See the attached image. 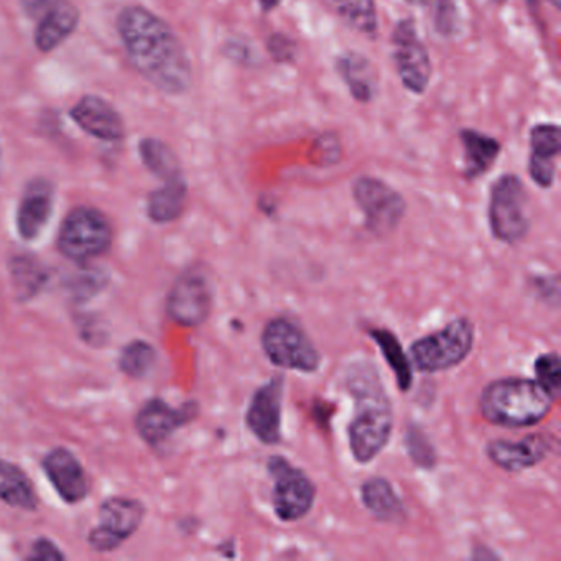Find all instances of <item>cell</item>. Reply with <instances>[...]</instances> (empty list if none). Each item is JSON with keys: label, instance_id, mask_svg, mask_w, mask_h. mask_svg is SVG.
I'll return each mask as SVG.
<instances>
[{"label": "cell", "instance_id": "7a4b0ae2", "mask_svg": "<svg viewBox=\"0 0 561 561\" xmlns=\"http://www.w3.org/2000/svg\"><path fill=\"white\" fill-rule=\"evenodd\" d=\"M344 383L354 400L353 420L347 425L350 449L354 461L367 465L387 448L392 438V400L379 370L370 360L350 364Z\"/></svg>", "mask_w": 561, "mask_h": 561}, {"label": "cell", "instance_id": "836d02e7", "mask_svg": "<svg viewBox=\"0 0 561 561\" xmlns=\"http://www.w3.org/2000/svg\"><path fill=\"white\" fill-rule=\"evenodd\" d=\"M535 380L558 400L561 390V360L558 353H543L534 363Z\"/></svg>", "mask_w": 561, "mask_h": 561}, {"label": "cell", "instance_id": "8d00e7d4", "mask_svg": "<svg viewBox=\"0 0 561 561\" xmlns=\"http://www.w3.org/2000/svg\"><path fill=\"white\" fill-rule=\"evenodd\" d=\"M257 2L262 14H271V12L277 11L280 8L284 0H257Z\"/></svg>", "mask_w": 561, "mask_h": 561}, {"label": "cell", "instance_id": "ac0fdd59", "mask_svg": "<svg viewBox=\"0 0 561 561\" xmlns=\"http://www.w3.org/2000/svg\"><path fill=\"white\" fill-rule=\"evenodd\" d=\"M55 190L48 180L28 183L18 209V231L24 241H34L44 231L54 213Z\"/></svg>", "mask_w": 561, "mask_h": 561}, {"label": "cell", "instance_id": "9a60e30c", "mask_svg": "<svg viewBox=\"0 0 561 561\" xmlns=\"http://www.w3.org/2000/svg\"><path fill=\"white\" fill-rule=\"evenodd\" d=\"M199 407L196 402H185L173 409L165 400L152 399L139 410L136 416L137 435L150 446L162 445L176 430L188 425L198 416Z\"/></svg>", "mask_w": 561, "mask_h": 561}, {"label": "cell", "instance_id": "52a82bcc", "mask_svg": "<svg viewBox=\"0 0 561 561\" xmlns=\"http://www.w3.org/2000/svg\"><path fill=\"white\" fill-rule=\"evenodd\" d=\"M261 346L268 363L280 369L304 374L320 369V351L290 318H272L262 331Z\"/></svg>", "mask_w": 561, "mask_h": 561}, {"label": "cell", "instance_id": "5bb4252c", "mask_svg": "<svg viewBox=\"0 0 561 561\" xmlns=\"http://www.w3.org/2000/svg\"><path fill=\"white\" fill-rule=\"evenodd\" d=\"M557 445V438L550 433H530L524 438L492 439L485 445V456L492 465L502 471L520 472L543 462Z\"/></svg>", "mask_w": 561, "mask_h": 561}, {"label": "cell", "instance_id": "2e32d148", "mask_svg": "<svg viewBox=\"0 0 561 561\" xmlns=\"http://www.w3.org/2000/svg\"><path fill=\"white\" fill-rule=\"evenodd\" d=\"M528 175L541 190H550L557 180V160L561 153V129L554 123L535 124L528 134Z\"/></svg>", "mask_w": 561, "mask_h": 561}, {"label": "cell", "instance_id": "83f0119b", "mask_svg": "<svg viewBox=\"0 0 561 561\" xmlns=\"http://www.w3.org/2000/svg\"><path fill=\"white\" fill-rule=\"evenodd\" d=\"M425 15L432 31L442 38L458 37L462 27L461 9L458 0H405Z\"/></svg>", "mask_w": 561, "mask_h": 561}, {"label": "cell", "instance_id": "5b68a950", "mask_svg": "<svg viewBox=\"0 0 561 561\" xmlns=\"http://www.w3.org/2000/svg\"><path fill=\"white\" fill-rule=\"evenodd\" d=\"M488 222L492 238L515 245L530 232L528 193L520 176L504 173L489 190Z\"/></svg>", "mask_w": 561, "mask_h": 561}, {"label": "cell", "instance_id": "ba28073f", "mask_svg": "<svg viewBox=\"0 0 561 561\" xmlns=\"http://www.w3.org/2000/svg\"><path fill=\"white\" fill-rule=\"evenodd\" d=\"M267 472L274 481L272 505L278 520L287 524L304 520L313 511L317 501L313 479L280 455L268 458Z\"/></svg>", "mask_w": 561, "mask_h": 561}, {"label": "cell", "instance_id": "6da1fadb", "mask_svg": "<svg viewBox=\"0 0 561 561\" xmlns=\"http://www.w3.org/2000/svg\"><path fill=\"white\" fill-rule=\"evenodd\" d=\"M134 70L167 94H183L193 81L192 61L169 24L140 5L124 9L117 18Z\"/></svg>", "mask_w": 561, "mask_h": 561}, {"label": "cell", "instance_id": "f546056e", "mask_svg": "<svg viewBox=\"0 0 561 561\" xmlns=\"http://www.w3.org/2000/svg\"><path fill=\"white\" fill-rule=\"evenodd\" d=\"M140 157L147 169L162 182L183 175L179 157L173 152L172 147L167 146L162 140L144 139L140 142Z\"/></svg>", "mask_w": 561, "mask_h": 561}, {"label": "cell", "instance_id": "1f68e13d", "mask_svg": "<svg viewBox=\"0 0 561 561\" xmlns=\"http://www.w3.org/2000/svg\"><path fill=\"white\" fill-rule=\"evenodd\" d=\"M405 448L413 465L422 469H433L438 461L435 446L419 425H410L405 433Z\"/></svg>", "mask_w": 561, "mask_h": 561}, {"label": "cell", "instance_id": "8992f818", "mask_svg": "<svg viewBox=\"0 0 561 561\" xmlns=\"http://www.w3.org/2000/svg\"><path fill=\"white\" fill-rule=\"evenodd\" d=\"M113 239V226L107 216L100 209L80 206L65 218L58 232L57 248L70 261L87 264L106 254Z\"/></svg>", "mask_w": 561, "mask_h": 561}, {"label": "cell", "instance_id": "d4e9b609", "mask_svg": "<svg viewBox=\"0 0 561 561\" xmlns=\"http://www.w3.org/2000/svg\"><path fill=\"white\" fill-rule=\"evenodd\" d=\"M0 501L24 511H35L38 505L31 478L18 465L4 459H0Z\"/></svg>", "mask_w": 561, "mask_h": 561}, {"label": "cell", "instance_id": "f35d334b", "mask_svg": "<svg viewBox=\"0 0 561 561\" xmlns=\"http://www.w3.org/2000/svg\"><path fill=\"white\" fill-rule=\"evenodd\" d=\"M548 4L553 5L554 9H560L561 0H547Z\"/></svg>", "mask_w": 561, "mask_h": 561}, {"label": "cell", "instance_id": "8fae6325", "mask_svg": "<svg viewBox=\"0 0 561 561\" xmlns=\"http://www.w3.org/2000/svg\"><path fill=\"white\" fill-rule=\"evenodd\" d=\"M213 310V285L199 267H190L176 278L167 297V314L183 328H198Z\"/></svg>", "mask_w": 561, "mask_h": 561}, {"label": "cell", "instance_id": "4fadbf2b", "mask_svg": "<svg viewBox=\"0 0 561 561\" xmlns=\"http://www.w3.org/2000/svg\"><path fill=\"white\" fill-rule=\"evenodd\" d=\"M284 387V377H272L264 386L255 390L251 403H249L248 412H245V425L262 445L275 446L284 439V435H282Z\"/></svg>", "mask_w": 561, "mask_h": 561}, {"label": "cell", "instance_id": "d6a6232c", "mask_svg": "<svg viewBox=\"0 0 561 561\" xmlns=\"http://www.w3.org/2000/svg\"><path fill=\"white\" fill-rule=\"evenodd\" d=\"M107 277L98 268L84 267L75 272L67 280V288L71 297L77 300H88L93 295L100 294L106 287Z\"/></svg>", "mask_w": 561, "mask_h": 561}, {"label": "cell", "instance_id": "cb8c5ba5", "mask_svg": "<svg viewBox=\"0 0 561 561\" xmlns=\"http://www.w3.org/2000/svg\"><path fill=\"white\" fill-rule=\"evenodd\" d=\"M188 202V185L185 176L165 180L162 186L150 193L147 215L157 225H169L185 213Z\"/></svg>", "mask_w": 561, "mask_h": 561}, {"label": "cell", "instance_id": "f1b7e54d", "mask_svg": "<svg viewBox=\"0 0 561 561\" xmlns=\"http://www.w3.org/2000/svg\"><path fill=\"white\" fill-rule=\"evenodd\" d=\"M337 18L364 37L374 38L379 32L376 0H330Z\"/></svg>", "mask_w": 561, "mask_h": 561}, {"label": "cell", "instance_id": "484cf974", "mask_svg": "<svg viewBox=\"0 0 561 561\" xmlns=\"http://www.w3.org/2000/svg\"><path fill=\"white\" fill-rule=\"evenodd\" d=\"M369 336L380 347L387 366L392 369L400 392H409L413 386V370L415 369H413L409 354L403 351L399 337L392 331L383 330V328H373L369 330Z\"/></svg>", "mask_w": 561, "mask_h": 561}, {"label": "cell", "instance_id": "44dd1931", "mask_svg": "<svg viewBox=\"0 0 561 561\" xmlns=\"http://www.w3.org/2000/svg\"><path fill=\"white\" fill-rule=\"evenodd\" d=\"M458 139L462 146V160H465L462 176L468 182H476L481 176L488 175L501 156V142L495 137L476 129L459 130Z\"/></svg>", "mask_w": 561, "mask_h": 561}, {"label": "cell", "instance_id": "ab89813d", "mask_svg": "<svg viewBox=\"0 0 561 561\" xmlns=\"http://www.w3.org/2000/svg\"><path fill=\"white\" fill-rule=\"evenodd\" d=\"M495 2H499V4H502V2H504V0H495Z\"/></svg>", "mask_w": 561, "mask_h": 561}, {"label": "cell", "instance_id": "277c9868", "mask_svg": "<svg viewBox=\"0 0 561 561\" xmlns=\"http://www.w3.org/2000/svg\"><path fill=\"white\" fill-rule=\"evenodd\" d=\"M476 328L469 318L458 317L442 330L425 334L410 344L413 369L438 374L465 363L474 347Z\"/></svg>", "mask_w": 561, "mask_h": 561}, {"label": "cell", "instance_id": "3957f363", "mask_svg": "<svg viewBox=\"0 0 561 561\" xmlns=\"http://www.w3.org/2000/svg\"><path fill=\"white\" fill-rule=\"evenodd\" d=\"M557 400L535 379L502 377L492 380L479 397L485 422L504 428H530L550 415Z\"/></svg>", "mask_w": 561, "mask_h": 561}, {"label": "cell", "instance_id": "74e56055", "mask_svg": "<svg viewBox=\"0 0 561 561\" xmlns=\"http://www.w3.org/2000/svg\"><path fill=\"white\" fill-rule=\"evenodd\" d=\"M25 5H27L31 11H35V9L42 8V4H44L45 0H24Z\"/></svg>", "mask_w": 561, "mask_h": 561}, {"label": "cell", "instance_id": "9c48e42d", "mask_svg": "<svg viewBox=\"0 0 561 561\" xmlns=\"http://www.w3.org/2000/svg\"><path fill=\"white\" fill-rule=\"evenodd\" d=\"M392 64L400 83L416 96L428 91L433 77L432 57L425 42L420 37L413 19L397 22L390 37Z\"/></svg>", "mask_w": 561, "mask_h": 561}, {"label": "cell", "instance_id": "4316f807", "mask_svg": "<svg viewBox=\"0 0 561 561\" xmlns=\"http://www.w3.org/2000/svg\"><path fill=\"white\" fill-rule=\"evenodd\" d=\"M9 271H11L15 297L21 301L37 297L50 277L48 268L37 257L27 254L12 257Z\"/></svg>", "mask_w": 561, "mask_h": 561}, {"label": "cell", "instance_id": "e0dca14e", "mask_svg": "<svg viewBox=\"0 0 561 561\" xmlns=\"http://www.w3.org/2000/svg\"><path fill=\"white\" fill-rule=\"evenodd\" d=\"M45 476L61 499L68 504H78L90 492V479L80 459L67 448H54L42 459Z\"/></svg>", "mask_w": 561, "mask_h": 561}, {"label": "cell", "instance_id": "7c38bea8", "mask_svg": "<svg viewBox=\"0 0 561 561\" xmlns=\"http://www.w3.org/2000/svg\"><path fill=\"white\" fill-rule=\"evenodd\" d=\"M146 517L142 502L133 497H111L100 507V525L91 530L88 541L101 553L116 550L133 537Z\"/></svg>", "mask_w": 561, "mask_h": 561}, {"label": "cell", "instance_id": "d6986e66", "mask_svg": "<svg viewBox=\"0 0 561 561\" xmlns=\"http://www.w3.org/2000/svg\"><path fill=\"white\" fill-rule=\"evenodd\" d=\"M71 117L84 133L96 139L117 142L124 137L123 117L103 98L84 96L71 110Z\"/></svg>", "mask_w": 561, "mask_h": 561}, {"label": "cell", "instance_id": "30bf717a", "mask_svg": "<svg viewBox=\"0 0 561 561\" xmlns=\"http://www.w3.org/2000/svg\"><path fill=\"white\" fill-rule=\"evenodd\" d=\"M353 198L366 219L367 231L379 238L392 234L405 218V198L377 176L354 180Z\"/></svg>", "mask_w": 561, "mask_h": 561}, {"label": "cell", "instance_id": "ffe728a7", "mask_svg": "<svg viewBox=\"0 0 561 561\" xmlns=\"http://www.w3.org/2000/svg\"><path fill=\"white\" fill-rule=\"evenodd\" d=\"M334 70L356 103L369 104L379 94V73L373 61L359 51H344L334 60Z\"/></svg>", "mask_w": 561, "mask_h": 561}, {"label": "cell", "instance_id": "4dcf8cb0", "mask_svg": "<svg viewBox=\"0 0 561 561\" xmlns=\"http://www.w3.org/2000/svg\"><path fill=\"white\" fill-rule=\"evenodd\" d=\"M157 364V351L144 340L130 341L119 354L121 373L130 379H144L152 373Z\"/></svg>", "mask_w": 561, "mask_h": 561}, {"label": "cell", "instance_id": "d590c367", "mask_svg": "<svg viewBox=\"0 0 561 561\" xmlns=\"http://www.w3.org/2000/svg\"><path fill=\"white\" fill-rule=\"evenodd\" d=\"M27 558L28 560L60 561L65 560V553L48 538H38L32 545L31 553H28Z\"/></svg>", "mask_w": 561, "mask_h": 561}, {"label": "cell", "instance_id": "603a6c76", "mask_svg": "<svg viewBox=\"0 0 561 561\" xmlns=\"http://www.w3.org/2000/svg\"><path fill=\"white\" fill-rule=\"evenodd\" d=\"M360 501L376 520L383 524L402 522L405 505L389 479L373 476L360 485Z\"/></svg>", "mask_w": 561, "mask_h": 561}, {"label": "cell", "instance_id": "7402d4cb", "mask_svg": "<svg viewBox=\"0 0 561 561\" xmlns=\"http://www.w3.org/2000/svg\"><path fill=\"white\" fill-rule=\"evenodd\" d=\"M80 22V11L70 0H57L45 12L44 19L35 32V45L38 50L48 54L64 44Z\"/></svg>", "mask_w": 561, "mask_h": 561}, {"label": "cell", "instance_id": "e575fe53", "mask_svg": "<svg viewBox=\"0 0 561 561\" xmlns=\"http://www.w3.org/2000/svg\"><path fill=\"white\" fill-rule=\"evenodd\" d=\"M265 50L275 64L291 65L297 60L298 44L284 32H272L265 41Z\"/></svg>", "mask_w": 561, "mask_h": 561}]
</instances>
